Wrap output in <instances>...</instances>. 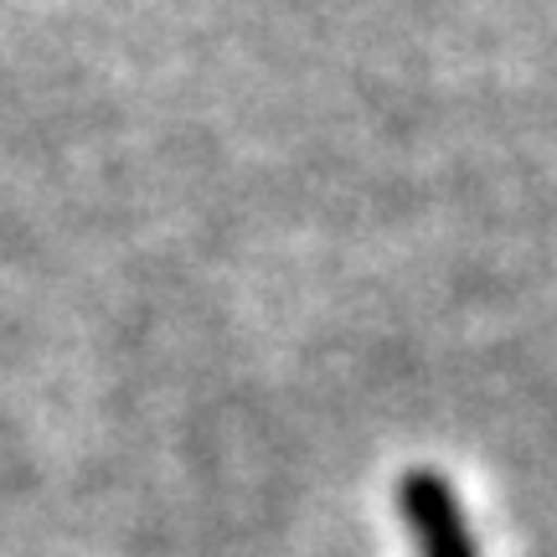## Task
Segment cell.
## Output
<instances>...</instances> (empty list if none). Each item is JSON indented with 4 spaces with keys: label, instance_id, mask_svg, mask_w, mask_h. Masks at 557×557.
Listing matches in <instances>:
<instances>
[{
    "label": "cell",
    "instance_id": "1",
    "mask_svg": "<svg viewBox=\"0 0 557 557\" xmlns=\"http://www.w3.org/2000/svg\"><path fill=\"white\" fill-rule=\"evenodd\" d=\"M398 511L418 542V557H475L455 491L434 470H413L398 480Z\"/></svg>",
    "mask_w": 557,
    "mask_h": 557
}]
</instances>
